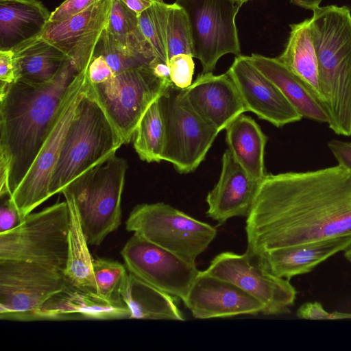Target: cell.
<instances>
[{"label": "cell", "mask_w": 351, "mask_h": 351, "mask_svg": "<svg viewBox=\"0 0 351 351\" xmlns=\"http://www.w3.org/2000/svg\"><path fill=\"white\" fill-rule=\"evenodd\" d=\"M246 252L351 235V173L339 165L266 174L246 217Z\"/></svg>", "instance_id": "6da1fadb"}, {"label": "cell", "mask_w": 351, "mask_h": 351, "mask_svg": "<svg viewBox=\"0 0 351 351\" xmlns=\"http://www.w3.org/2000/svg\"><path fill=\"white\" fill-rule=\"evenodd\" d=\"M77 73L69 60L51 80L16 81L0 95V197L11 196L29 170Z\"/></svg>", "instance_id": "7a4b0ae2"}, {"label": "cell", "mask_w": 351, "mask_h": 351, "mask_svg": "<svg viewBox=\"0 0 351 351\" xmlns=\"http://www.w3.org/2000/svg\"><path fill=\"white\" fill-rule=\"evenodd\" d=\"M309 19L328 126L337 135L350 136V10L344 5L318 7Z\"/></svg>", "instance_id": "3957f363"}, {"label": "cell", "mask_w": 351, "mask_h": 351, "mask_svg": "<svg viewBox=\"0 0 351 351\" xmlns=\"http://www.w3.org/2000/svg\"><path fill=\"white\" fill-rule=\"evenodd\" d=\"M124 144L119 132L87 88L75 108L53 171L50 197Z\"/></svg>", "instance_id": "277c9868"}, {"label": "cell", "mask_w": 351, "mask_h": 351, "mask_svg": "<svg viewBox=\"0 0 351 351\" xmlns=\"http://www.w3.org/2000/svg\"><path fill=\"white\" fill-rule=\"evenodd\" d=\"M127 161L115 154L85 171L62 191L73 198L88 245H99L121 224Z\"/></svg>", "instance_id": "5b68a950"}, {"label": "cell", "mask_w": 351, "mask_h": 351, "mask_svg": "<svg viewBox=\"0 0 351 351\" xmlns=\"http://www.w3.org/2000/svg\"><path fill=\"white\" fill-rule=\"evenodd\" d=\"M69 227V209L66 200L30 213L18 227L0 233V259L36 263L64 272Z\"/></svg>", "instance_id": "8992f818"}, {"label": "cell", "mask_w": 351, "mask_h": 351, "mask_svg": "<svg viewBox=\"0 0 351 351\" xmlns=\"http://www.w3.org/2000/svg\"><path fill=\"white\" fill-rule=\"evenodd\" d=\"M125 225L128 231L193 263L217 235L215 227L163 202L136 205Z\"/></svg>", "instance_id": "52a82bcc"}, {"label": "cell", "mask_w": 351, "mask_h": 351, "mask_svg": "<svg viewBox=\"0 0 351 351\" xmlns=\"http://www.w3.org/2000/svg\"><path fill=\"white\" fill-rule=\"evenodd\" d=\"M171 84L170 80L156 76L147 64L114 75L101 84H91L88 80L87 92L100 105L125 144L132 139L149 107Z\"/></svg>", "instance_id": "ba28073f"}, {"label": "cell", "mask_w": 351, "mask_h": 351, "mask_svg": "<svg viewBox=\"0 0 351 351\" xmlns=\"http://www.w3.org/2000/svg\"><path fill=\"white\" fill-rule=\"evenodd\" d=\"M165 123L162 160L180 173L195 171L219 133L190 106L183 89L171 84L159 97Z\"/></svg>", "instance_id": "9c48e42d"}, {"label": "cell", "mask_w": 351, "mask_h": 351, "mask_svg": "<svg viewBox=\"0 0 351 351\" xmlns=\"http://www.w3.org/2000/svg\"><path fill=\"white\" fill-rule=\"evenodd\" d=\"M190 25L193 56L203 73H213L219 58L241 55L236 16L241 5L234 0H176Z\"/></svg>", "instance_id": "30bf717a"}, {"label": "cell", "mask_w": 351, "mask_h": 351, "mask_svg": "<svg viewBox=\"0 0 351 351\" xmlns=\"http://www.w3.org/2000/svg\"><path fill=\"white\" fill-rule=\"evenodd\" d=\"M87 71L88 67L75 76L36 158L11 195L24 219L50 197V181L64 136L77 105L88 86Z\"/></svg>", "instance_id": "8fae6325"}, {"label": "cell", "mask_w": 351, "mask_h": 351, "mask_svg": "<svg viewBox=\"0 0 351 351\" xmlns=\"http://www.w3.org/2000/svg\"><path fill=\"white\" fill-rule=\"evenodd\" d=\"M64 272L32 262L0 259V317L22 320L69 284Z\"/></svg>", "instance_id": "7c38bea8"}, {"label": "cell", "mask_w": 351, "mask_h": 351, "mask_svg": "<svg viewBox=\"0 0 351 351\" xmlns=\"http://www.w3.org/2000/svg\"><path fill=\"white\" fill-rule=\"evenodd\" d=\"M204 271L234 284L257 299L263 304L265 315L289 313L296 298L297 291L289 280L274 275L247 252H221Z\"/></svg>", "instance_id": "4fadbf2b"}, {"label": "cell", "mask_w": 351, "mask_h": 351, "mask_svg": "<svg viewBox=\"0 0 351 351\" xmlns=\"http://www.w3.org/2000/svg\"><path fill=\"white\" fill-rule=\"evenodd\" d=\"M121 254L130 272L182 301L200 272L195 263L134 233Z\"/></svg>", "instance_id": "5bb4252c"}, {"label": "cell", "mask_w": 351, "mask_h": 351, "mask_svg": "<svg viewBox=\"0 0 351 351\" xmlns=\"http://www.w3.org/2000/svg\"><path fill=\"white\" fill-rule=\"evenodd\" d=\"M112 0H98L82 12L60 22H48L39 37L62 51L77 72L86 69L106 29Z\"/></svg>", "instance_id": "9a60e30c"}, {"label": "cell", "mask_w": 351, "mask_h": 351, "mask_svg": "<svg viewBox=\"0 0 351 351\" xmlns=\"http://www.w3.org/2000/svg\"><path fill=\"white\" fill-rule=\"evenodd\" d=\"M226 73L234 82L247 110L260 119L277 128L302 119L279 88L253 64L250 56H236Z\"/></svg>", "instance_id": "2e32d148"}, {"label": "cell", "mask_w": 351, "mask_h": 351, "mask_svg": "<svg viewBox=\"0 0 351 351\" xmlns=\"http://www.w3.org/2000/svg\"><path fill=\"white\" fill-rule=\"evenodd\" d=\"M196 319L263 313V304L234 284L199 272L183 301Z\"/></svg>", "instance_id": "e0dca14e"}, {"label": "cell", "mask_w": 351, "mask_h": 351, "mask_svg": "<svg viewBox=\"0 0 351 351\" xmlns=\"http://www.w3.org/2000/svg\"><path fill=\"white\" fill-rule=\"evenodd\" d=\"M184 95L191 108L219 132L247 112L229 75L199 74Z\"/></svg>", "instance_id": "ac0fdd59"}, {"label": "cell", "mask_w": 351, "mask_h": 351, "mask_svg": "<svg viewBox=\"0 0 351 351\" xmlns=\"http://www.w3.org/2000/svg\"><path fill=\"white\" fill-rule=\"evenodd\" d=\"M218 182L206 196L208 217L223 225L234 217H247L260 182L237 162L230 151L222 156Z\"/></svg>", "instance_id": "d6986e66"}, {"label": "cell", "mask_w": 351, "mask_h": 351, "mask_svg": "<svg viewBox=\"0 0 351 351\" xmlns=\"http://www.w3.org/2000/svg\"><path fill=\"white\" fill-rule=\"evenodd\" d=\"M130 318L123 301H110L69 283L22 320L114 319Z\"/></svg>", "instance_id": "ffe728a7"}, {"label": "cell", "mask_w": 351, "mask_h": 351, "mask_svg": "<svg viewBox=\"0 0 351 351\" xmlns=\"http://www.w3.org/2000/svg\"><path fill=\"white\" fill-rule=\"evenodd\" d=\"M351 245V235L332 237L267 251L255 256L275 276L290 280L311 272L323 261Z\"/></svg>", "instance_id": "44dd1931"}, {"label": "cell", "mask_w": 351, "mask_h": 351, "mask_svg": "<svg viewBox=\"0 0 351 351\" xmlns=\"http://www.w3.org/2000/svg\"><path fill=\"white\" fill-rule=\"evenodd\" d=\"M253 64L282 92L302 118L319 123H329L324 106L313 95L305 83L277 58L252 53Z\"/></svg>", "instance_id": "7402d4cb"}, {"label": "cell", "mask_w": 351, "mask_h": 351, "mask_svg": "<svg viewBox=\"0 0 351 351\" xmlns=\"http://www.w3.org/2000/svg\"><path fill=\"white\" fill-rule=\"evenodd\" d=\"M50 16L38 0H0V50H10L38 36Z\"/></svg>", "instance_id": "603a6c76"}, {"label": "cell", "mask_w": 351, "mask_h": 351, "mask_svg": "<svg viewBox=\"0 0 351 351\" xmlns=\"http://www.w3.org/2000/svg\"><path fill=\"white\" fill-rule=\"evenodd\" d=\"M16 81L43 84L60 71L68 57L56 47L38 36L12 49Z\"/></svg>", "instance_id": "cb8c5ba5"}, {"label": "cell", "mask_w": 351, "mask_h": 351, "mask_svg": "<svg viewBox=\"0 0 351 351\" xmlns=\"http://www.w3.org/2000/svg\"><path fill=\"white\" fill-rule=\"evenodd\" d=\"M120 295L130 312V318L184 320L174 296L149 285L130 272Z\"/></svg>", "instance_id": "d4e9b609"}, {"label": "cell", "mask_w": 351, "mask_h": 351, "mask_svg": "<svg viewBox=\"0 0 351 351\" xmlns=\"http://www.w3.org/2000/svg\"><path fill=\"white\" fill-rule=\"evenodd\" d=\"M228 149L237 162L256 180L265 176L264 155L267 136L250 117L241 114L226 129Z\"/></svg>", "instance_id": "484cf974"}, {"label": "cell", "mask_w": 351, "mask_h": 351, "mask_svg": "<svg viewBox=\"0 0 351 351\" xmlns=\"http://www.w3.org/2000/svg\"><path fill=\"white\" fill-rule=\"evenodd\" d=\"M290 27L291 31L286 47L277 58L305 83L324 106L317 54L310 29V19L291 24Z\"/></svg>", "instance_id": "4316f807"}, {"label": "cell", "mask_w": 351, "mask_h": 351, "mask_svg": "<svg viewBox=\"0 0 351 351\" xmlns=\"http://www.w3.org/2000/svg\"><path fill=\"white\" fill-rule=\"evenodd\" d=\"M62 193L69 209L68 260L64 274L73 286L99 294L93 272V258L88 247L77 209L72 197L67 193Z\"/></svg>", "instance_id": "83f0119b"}, {"label": "cell", "mask_w": 351, "mask_h": 351, "mask_svg": "<svg viewBox=\"0 0 351 351\" xmlns=\"http://www.w3.org/2000/svg\"><path fill=\"white\" fill-rule=\"evenodd\" d=\"M106 29L121 46L135 55L149 62L156 58L141 29L138 16L121 0H112Z\"/></svg>", "instance_id": "f1b7e54d"}, {"label": "cell", "mask_w": 351, "mask_h": 351, "mask_svg": "<svg viewBox=\"0 0 351 351\" xmlns=\"http://www.w3.org/2000/svg\"><path fill=\"white\" fill-rule=\"evenodd\" d=\"M154 5L168 61L181 53L193 56L191 29L185 10L176 3L156 2Z\"/></svg>", "instance_id": "f546056e"}, {"label": "cell", "mask_w": 351, "mask_h": 351, "mask_svg": "<svg viewBox=\"0 0 351 351\" xmlns=\"http://www.w3.org/2000/svg\"><path fill=\"white\" fill-rule=\"evenodd\" d=\"M132 141L141 160L147 162H159L162 160L165 123L159 98L142 117L134 132Z\"/></svg>", "instance_id": "4dcf8cb0"}, {"label": "cell", "mask_w": 351, "mask_h": 351, "mask_svg": "<svg viewBox=\"0 0 351 351\" xmlns=\"http://www.w3.org/2000/svg\"><path fill=\"white\" fill-rule=\"evenodd\" d=\"M93 266L99 295L110 301H123L120 291L128 274L126 267L101 258H93Z\"/></svg>", "instance_id": "1f68e13d"}, {"label": "cell", "mask_w": 351, "mask_h": 351, "mask_svg": "<svg viewBox=\"0 0 351 351\" xmlns=\"http://www.w3.org/2000/svg\"><path fill=\"white\" fill-rule=\"evenodd\" d=\"M97 56L104 58L114 75L150 64L121 46L106 29L103 32L95 48L93 56Z\"/></svg>", "instance_id": "d6a6232c"}, {"label": "cell", "mask_w": 351, "mask_h": 351, "mask_svg": "<svg viewBox=\"0 0 351 351\" xmlns=\"http://www.w3.org/2000/svg\"><path fill=\"white\" fill-rule=\"evenodd\" d=\"M138 21L141 29L151 45L156 58L168 64L154 3L138 16Z\"/></svg>", "instance_id": "836d02e7"}, {"label": "cell", "mask_w": 351, "mask_h": 351, "mask_svg": "<svg viewBox=\"0 0 351 351\" xmlns=\"http://www.w3.org/2000/svg\"><path fill=\"white\" fill-rule=\"evenodd\" d=\"M193 58L189 54L181 53L169 60L170 80L175 86L185 89L192 84L195 70Z\"/></svg>", "instance_id": "e575fe53"}, {"label": "cell", "mask_w": 351, "mask_h": 351, "mask_svg": "<svg viewBox=\"0 0 351 351\" xmlns=\"http://www.w3.org/2000/svg\"><path fill=\"white\" fill-rule=\"evenodd\" d=\"M0 208V233H4L14 229L25 219L21 215L10 195L1 197Z\"/></svg>", "instance_id": "d590c367"}, {"label": "cell", "mask_w": 351, "mask_h": 351, "mask_svg": "<svg viewBox=\"0 0 351 351\" xmlns=\"http://www.w3.org/2000/svg\"><path fill=\"white\" fill-rule=\"evenodd\" d=\"M98 0H65L51 13L49 22H60L86 10Z\"/></svg>", "instance_id": "8d00e7d4"}, {"label": "cell", "mask_w": 351, "mask_h": 351, "mask_svg": "<svg viewBox=\"0 0 351 351\" xmlns=\"http://www.w3.org/2000/svg\"><path fill=\"white\" fill-rule=\"evenodd\" d=\"M88 80L91 84L105 82L114 74L111 68L101 56H93L87 71Z\"/></svg>", "instance_id": "74e56055"}, {"label": "cell", "mask_w": 351, "mask_h": 351, "mask_svg": "<svg viewBox=\"0 0 351 351\" xmlns=\"http://www.w3.org/2000/svg\"><path fill=\"white\" fill-rule=\"evenodd\" d=\"M16 80L12 50H0V95Z\"/></svg>", "instance_id": "f35d334b"}, {"label": "cell", "mask_w": 351, "mask_h": 351, "mask_svg": "<svg viewBox=\"0 0 351 351\" xmlns=\"http://www.w3.org/2000/svg\"><path fill=\"white\" fill-rule=\"evenodd\" d=\"M328 147L338 162V165L351 173V143L332 139Z\"/></svg>", "instance_id": "ab89813d"}, {"label": "cell", "mask_w": 351, "mask_h": 351, "mask_svg": "<svg viewBox=\"0 0 351 351\" xmlns=\"http://www.w3.org/2000/svg\"><path fill=\"white\" fill-rule=\"evenodd\" d=\"M296 316L304 319H332V313L326 311L321 303L318 302L304 303L297 310Z\"/></svg>", "instance_id": "60d3db41"}, {"label": "cell", "mask_w": 351, "mask_h": 351, "mask_svg": "<svg viewBox=\"0 0 351 351\" xmlns=\"http://www.w3.org/2000/svg\"><path fill=\"white\" fill-rule=\"evenodd\" d=\"M130 10L138 16L156 2H163L164 0H121Z\"/></svg>", "instance_id": "b9f144b4"}, {"label": "cell", "mask_w": 351, "mask_h": 351, "mask_svg": "<svg viewBox=\"0 0 351 351\" xmlns=\"http://www.w3.org/2000/svg\"><path fill=\"white\" fill-rule=\"evenodd\" d=\"M291 2L304 9L313 10L319 7L322 0H290Z\"/></svg>", "instance_id": "7bdbcfd3"}, {"label": "cell", "mask_w": 351, "mask_h": 351, "mask_svg": "<svg viewBox=\"0 0 351 351\" xmlns=\"http://www.w3.org/2000/svg\"><path fill=\"white\" fill-rule=\"evenodd\" d=\"M334 319H351V313L333 312Z\"/></svg>", "instance_id": "ee69618b"}, {"label": "cell", "mask_w": 351, "mask_h": 351, "mask_svg": "<svg viewBox=\"0 0 351 351\" xmlns=\"http://www.w3.org/2000/svg\"><path fill=\"white\" fill-rule=\"evenodd\" d=\"M343 256L350 263H351V245H349L344 251Z\"/></svg>", "instance_id": "f6af8a7d"}, {"label": "cell", "mask_w": 351, "mask_h": 351, "mask_svg": "<svg viewBox=\"0 0 351 351\" xmlns=\"http://www.w3.org/2000/svg\"><path fill=\"white\" fill-rule=\"evenodd\" d=\"M234 1L242 5L244 3L248 1L249 0H234Z\"/></svg>", "instance_id": "bcb514c9"}, {"label": "cell", "mask_w": 351, "mask_h": 351, "mask_svg": "<svg viewBox=\"0 0 351 351\" xmlns=\"http://www.w3.org/2000/svg\"><path fill=\"white\" fill-rule=\"evenodd\" d=\"M20 1H34L37 0H20Z\"/></svg>", "instance_id": "7dc6e473"}]
</instances>
